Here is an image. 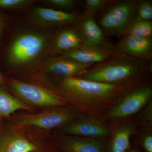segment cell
Listing matches in <instances>:
<instances>
[{
  "label": "cell",
  "mask_w": 152,
  "mask_h": 152,
  "mask_svg": "<svg viewBox=\"0 0 152 152\" xmlns=\"http://www.w3.org/2000/svg\"><path fill=\"white\" fill-rule=\"evenodd\" d=\"M127 86L110 85L77 77H63L60 89L63 96L86 115L103 118Z\"/></svg>",
  "instance_id": "obj_1"
},
{
  "label": "cell",
  "mask_w": 152,
  "mask_h": 152,
  "mask_svg": "<svg viewBox=\"0 0 152 152\" xmlns=\"http://www.w3.org/2000/svg\"><path fill=\"white\" fill-rule=\"evenodd\" d=\"M152 70L151 62L116 52L77 77L107 84L127 86L145 79Z\"/></svg>",
  "instance_id": "obj_2"
},
{
  "label": "cell",
  "mask_w": 152,
  "mask_h": 152,
  "mask_svg": "<svg viewBox=\"0 0 152 152\" xmlns=\"http://www.w3.org/2000/svg\"><path fill=\"white\" fill-rule=\"evenodd\" d=\"M144 80L126 88L103 118L110 120L123 119L143 108L152 100V97L151 85Z\"/></svg>",
  "instance_id": "obj_3"
},
{
  "label": "cell",
  "mask_w": 152,
  "mask_h": 152,
  "mask_svg": "<svg viewBox=\"0 0 152 152\" xmlns=\"http://www.w3.org/2000/svg\"><path fill=\"white\" fill-rule=\"evenodd\" d=\"M138 1H113L104 9L98 24L105 36L120 37L136 19Z\"/></svg>",
  "instance_id": "obj_4"
},
{
  "label": "cell",
  "mask_w": 152,
  "mask_h": 152,
  "mask_svg": "<svg viewBox=\"0 0 152 152\" xmlns=\"http://www.w3.org/2000/svg\"><path fill=\"white\" fill-rule=\"evenodd\" d=\"M45 39L34 34H26L17 38L11 45L7 55L9 62L21 64L29 61L42 50Z\"/></svg>",
  "instance_id": "obj_5"
},
{
  "label": "cell",
  "mask_w": 152,
  "mask_h": 152,
  "mask_svg": "<svg viewBox=\"0 0 152 152\" xmlns=\"http://www.w3.org/2000/svg\"><path fill=\"white\" fill-rule=\"evenodd\" d=\"M12 89L18 96L27 103L42 107H60L66 102L58 95L43 88L19 81L13 80Z\"/></svg>",
  "instance_id": "obj_6"
},
{
  "label": "cell",
  "mask_w": 152,
  "mask_h": 152,
  "mask_svg": "<svg viewBox=\"0 0 152 152\" xmlns=\"http://www.w3.org/2000/svg\"><path fill=\"white\" fill-rule=\"evenodd\" d=\"M77 115L69 110L59 108L36 114L25 115L19 118L16 125L51 129L68 124L77 118Z\"/></svg>",
  "instance_id": "obj_7"
},
{
  "label": "cell",
  "mask_w": 152,
  "mask_h": 152,
  "mask_svg": "<svg viewBox=\"0 0 152 152\" xmlns=\"http://www.w3.org/2000/svg\"><path fill=\"white\" fill-rule=\"evenodd\" d=\"M119 38L117 43L114 45L117 52L142 61L151 62L152 37L127 35Z\"/></svg>",
  "instance_id": "obj_8"
},
{
  "label": "cell",
  "mask_w": 152,
  "mask_h": 152,
  "mask_svg": "<svg viewBox=\"0 0 152 152\" xmlns=\"http://www.w3.org/2000/svg\"><path fill=\"white\" fill-rule=\"evenodd\" d=\"M116 52L114 45L111 44L101 47L83 46L66 52L60 58L83 64L94 65L107 59Z\"/></svg>",
  "instance_id": "obj_9"
},
{
  "label": "cell",
  "mask_w": 152,
  "mask_h": 152,
  "mask_svg": "<svg viewBox=\"0 0 152 152\" xmlns=\"http://www.w3.org/2000/svg\"><path fill=\"white\" fill-rule=\"evenodd\" d=\"M77 22L76 32L83 46L89 47H101L110 43L106 39L102 30L95 20L94 17L84 14L75 20Z\"/></svg>",
  "instance_id": "obj_10"
},
{
  "label": "cell",
  "mask_w": 152,
  "mask_h": 152,
  "mask_svg": "<svg viewBox=\"0 0 152 152\" xmlns=\"http://www.w3.org/2000/svg\"><path fill=\"white\" fill-rule=\"evenodd\" d=\"M97 118L89 116L83 117L67 125L64 131L69 134L84 137L101 138L110 135L111 129Z\"/></svg>",
  "instance_id": "obj_11"
},
{
  "label": "cell",
  "mask_w": 152,
  "mask_h": 152,
  "mask_svg": "<svg viewBox=\"0 0 152 152\" xmlns=\"http://www.w3.org/2000/svg\"><path fill=\"white\" fill-rule=\"evenodd\" d=\"M108 142L102 138L76 136L63 139L59 148L62 152H106Z\"/></svg>",
  "instance_id": "obj_12"
},
{
  "label": "cell",
  "mask_w": 152,
  "mask_h": 152,
  "mask_svg": "<svg viewBox=\"0 0 152 152\" xmlns=\"http://www.w3.org/2000/svg\"><path fill=\"white\" fill-rule=\"evenodd\" d=\"M136 125L126 122L118 124L111 129L106 152H126L130 148L131 136L136 132Z\"/></svg>",
  "instance_id": "obj_13"
},
{
  "label": "cell",
  "mask_w": 152,
  "mask_h": 152,
  "mask_svg": "<svg viewBox=\"0 0 152 152\" xmlns=\"http://www.w3.org/2000/svg\"><path fill=\"white\" fill-rule=\"evenodd\" d=\"M39 145L14 132L0 133V152H37Z\"/></svg>",
  "instance_id": "obj_14"
},
{
  "label": "cell",
  "mask_w": 152,
  "mask_h": 152,
  "mask_svg": "<svg viewBox=\"0 0 152 152\" xmlns=\"http://www.w3.org/2000/svg\"><path fill=\"white\" fill-rule=\"evenodd\" d=\"M93 66L60 58L49 65L48 70L52 73L63 77H78Z\"/></svg>",
  "instance_id": "obj_15"
},
{
  "label": "cell",
  "mask_w": 152,
  "mask_h": 152,
  "mask_svg": "<svg viewBox=\"0 0 152 152\" xmlns=\"http://www.w3.org/2000/svg\"><path fill=\"white\" fill-rule=\"evenodd\" d=\"M83 46L77 34L74 29H67L61 32L55 42L56 50L63 54Z\"/></svg>",
  "instance_id": "obj_16"
},
{
  "label": "cell",
  "mask_w": 152,
  "mask_h": 152,
  "mask_svg": "<svg viewBox=\"0 0 152 152\" xmlns=\"http://www.w3.org/2000/svg\"><path fill=\"white\" fill-rule=\"evenodd\" d=\"M29 110V106L0 88V118H6L18 110Z\"/></svg>",
  "instance_id": "obj_17"
},
{
  "label": "cell",
  "mask_w": 152,
  "mask_h": 152,
  "mask_svg": "<svg viewBox=\"0 0 152 152\" xmlns=\"http://www.w3.org/2000/svg\"><path fill=\"white\" fill-rule=\"evenodd\" d=\"M36 14L42 20L55 24H66L74 22L78 17L75 14L64 11L37 8Z\"/></svg>",
  "instance_id": "obj_18"
},
{
  "label": "cell",
  "mask_w": 152,
  "mask_h": 152,
  "mask_svg": "<svg viewBox=\"0 0 152 152\" xmlns=\"http://www.w3.org/2000/svg\"><path fill=\"white\" fill-rule=\"evenodd\" d=\"M127 35L142 37H152V22L136 19L128 27L121 36Z\"/></svg>",
  "instance_id": "obj_19"
},
{
  "label": "cell",
  "mask_w": 152,
  "mask_h": 152,
  "mask_svg": "<svg viewBox=\"0 0 152 152\" xmlns=\"http://www.w3.org/2000/svg\"><path fill=\"white\" fill-rule=\"evenodd\" d=\"M137 20L152 21V2L149 0L138 1L137 18Z\"/></svg>",
  "instance_id": "obj_20"
},
{
  "label": "cell",
  "mask_w": 152,
  "mask_h": 152,
  "mask_svg": "<svg viewBox=\"0 0 152 152\" xmlns=\"http://www.w3.org/2000/svg\"><path fill=\"white\" fill-rule=\"evenodd\" d=\"M113 1L111 0H86L84 14L95 18L98 12L103 10Z\"/></svg>",
  "instance_id": "obj_21"
},
{
  "label": "cell",
  "mask_w": 152,
  "mask_h": 152,
  "mask_svg": "<svg viewBox=\"0 0 152 152\" xmlns=\"http://www.w3.org/2000/svg\"><path fill=\"white\" fill-rule=\"evenodd\" d=\"M143 111L141 115V124L144 127L150 129L152 127V100L145 106Z\"/></svg>",
  "instance_id": "obj_22"
},
{
  "label": "cell",
  "mask_w": 152,
  "mask_h": 152,
  "mask_svg": "<svg viewBox=\"0 0 152 152\" xmlns=\"http://www.w3.org/2000/svg\"><path fill=\"white\" fill-rule=\"evenodd\" d=\"M49 2L56 7L65 9L74 7L76 4L75 1L74 0H50Z\"/></svg>",
  "instance_id": "obj_23"
},
{
  "label": "cell",
  "mask_w": 152,
  "mask_h": 152,
  "mask_svg": "<svg viewBox=\"0 0 152 152\" xmlns=\"http://www.w3.org/2000/svg\"><path fill=\"white\" fill-rule=\"evenodd\" d=\"M142 145L145 152H152L151 134H148L144 137L142 142Z\"/></svg>",
  "instance_id": "obj_24"
},
{
  "label": "cell",
  "mask_w": 152,
  "mask_h": 152,
  "mask_svg": "<svg viewBox=\"0 0 152 152\" xmlns=\"http://www.w3.org/2000/svg\"><path fill=\"white\" fill-rule=\"evenodd\" d=\"M4 82V77L0 72V84L3 83Z\"/></svg>",
  "instance_id": "obj_25"
},
{
  "label": "cell",
  "mask_w": 152,
  "mask_h": 152,
  "mask_svg": "<svg viewBox=\"0 0 152 152\" xmlns=\"http://www.w3.org/2000/svg\"><path fill=\"white\" fill-rule=\"evenodd\" d=\"M126 152H140L138 150L132 149H128Z\"/></svg>",
  "instance_id": "obj_26"
},
{
  "label": "cell",
  "mask_w": 152,
  "mask_h": 152,
  "mask_svg": "<svg viewBox=\"0 0 152 152\" xmlns=\"http://www.w3.org/2000/svg\"><path fill=\"white\" fill-rule=\"evenodd\" d=\"M2 21L1 19L0 18V35H1V31Z\"/></svg>",
  "instance_id": "obj_27"
},
{
  "label": "cell",
  "mask_w": 152,
  "mask_h": 152,
  "mask_svg": "<svg viewBox=\"0 0 152 152\" xmlns=\"http://www.w3.org/2000/svg\"><path fill=\"white\" fill-rule=\"evenodd\" d=\"M37 152H45V151L44 152V151H42V150H40V151H38Z\"/></svg>",
  "instance_id": "obj_28"
}]
</instances>
